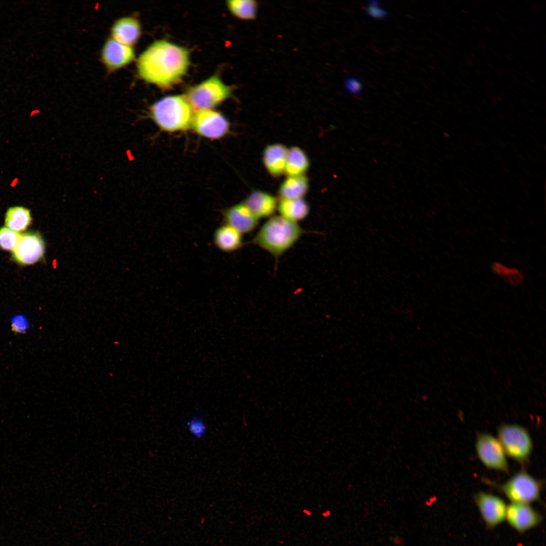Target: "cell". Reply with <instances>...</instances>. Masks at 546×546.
<instances>
[{
	"label": "cell",
	"instance_id": "28",
	"mask_svg": "<svg viewBox=\"0 0 546 546\" xmlns=\"http://www.w3.org/2000/svg\"><path fill=\"white\" fill-rule=\"evenodd\" d=\"M14 320V326L16 327V328H17V330H21L24 329V327H25V324L23 318H22L21 316L16 317Z\"/></svg>",
	"mask_w": 546,
	"mask_h": 546
},
{
	"label": "cell",
	"instance_id": "15",
	"mask_svg": "<svg viewBox=\"0 0 546 546\" xmlns=\"http://www.w3.org/2000/svg\"><path fill=\"white\" fill-rule=\"evenodd\" d=\"M288 149L280 143L271 144L264 148L262 162L266 171L271 176L278 177L285 174Z\"/></svg>",
	"mask_w": 546,
	"mask_h": 546
},
{
	"label": "cell",
	"instance_id": "6",
	"mask_svg": "<svg viewBox=\"0 0 546 546\" xmlns=\"http://www.w3.org/2000/svg\"><path fill=\"white\" fill-rule=\"evenodd\" d=\"M498 487L512 503L529 504L539 498L542 483L526 471L521 470Z\"/></svg>",
	"mask_w": 546,
	"mask_h": 546
},
{
	"label": "cell",
	"instance_id": "3",
	"mask_svg": "<svg viewBox=\"0 0 546 546\" xmlns=\"http://www.w3.org/2000/svg\"><path fill=\"white\" fill-rule=\"evenodd\" d=\"M193 108L185 96L164 97L152 105L148 117L166 132L187 130L191 126Z\"/></svg>",
	"mask_w": 546,
	"mask_h": 546
},
{
	"label": "cell",
	"instance_id": "2",
	"mask_svg": "<svg viewBox=\"0 0 546 546\" xmlns=\"http://www.w3.org/2000/svg\"><path fill=\"white\" fill-rule=\"evenodd\" d=\"M306 233L297 222L281 215L272 216L262 225L250 243L278 259Z\"/></svg>",
	"mask_w": 546,
	"mask_h": 546
},
{
	"label": "cell",
	"instance_id": "9",
	"mask_svg": "<svg viewBox=\"0 0 546 546\" xmlns=\"http://www.w3.org/2000/svg\"><path fill=\"white\" fill-rule=\"evenodd\" d=\"M12 252L13 258L18 263L32 264L43 258L45 243L41 235L37 233L24 234L20 235Z\"/></svg>",
	"mask_w": 546,
	"mask_h": 546
},
{
	"label": "cell",
	"instance_id": "10",
	"mask_svg": "<svg viewBox=\"0 0 546 546\" xmlns=\"http://www.w3.org/2000/svg\"><path fill=\"white\" fill-rule=\"evenodd\" d=\"M474 498L484 521L488 526H496L506 519L508 506L499 497L480 491L474 495Z\"/></svg>",
	"mask_w": 546,
	"mask_h": 546
},
{
	"label": "cell",
	"instance_id": "21",
	"mask_svg": "<svg viewBox=\"0 0 546 546\" xmlns=\"http://www.w3.org/2000/svg\"><path fill=\"white\" fill-rule=\"evenodd\" d=\"M31 222L30 210L24 206L11 207L6 212L5 222L6 227L16 232L25 231Z\"/></svg>",
	"mask_w": 546,
	"mask_h": 546
},
{
	"label": "cell",
	"instance_id": "7",
	"mask_svg": "<svg viewBox=\"0 0 546 546\" xmlns=\"http://www.w3.org/2000/svg\"><path fill=\"white\" fill-rule=\"evenodd\" d=\"M475 450L478 459L485 467L497 471L509 472L507 455L497 438L487 433L478 434Z\"/></svg>",
	"mask_w": 546,
	"mask_h": 546
},
{
	"label": "cell",
	"instance_id": "14",
	"mask_svg": "<svg viewBox=\"0 0 546 546\" xmlns=\"http://www.w3.org/2000/svg\"><path fill=\"white\" fill-rule=\"evenodd\" d=\"M279 199L259 190L252 191L243 202L258 219L272 216L277 210Z\"/></svg>",
	"mask_w": 546,
	"mask_h": 546
},
{
	"label": "cell",
	"instance_id": "12",
	"mask_svg": "<svg viewBox=\"0 0 546 546\" xmlns=\"http://www.w3.org/2000/svg\"><path fill=\"white\" fill-rule=\"evenodd\" d=\"M222 214L225 224L232 226L242 234L252 232L258 223L259 219L244 202L226 208L223 210Z\"/></svg>",
	"mask_w": 546,
	"mask_h": 546
},
{
	"label": "cell",
	"instance_id": "23",
	"mask_svg": "<svg viewBox=\"0 0 546 546\" xmlns=\"http://www.w3.org/2000/svg\"><path fill=\"white\" fill-rule=\"evenodd\" d=\"M492 272L503 279L507 283L513 287L522 285L524 280V275L519 269L510 267L499 262H494L491 265Z\"/></svg>",
	"mask_w": 546,
	"mask_h": 546
},
{
	"label": "cell",
	"instance_id": "22",
	"mask_svg": "<svg viewBox=\"0 0 546 546\" xmlns=\"http://www.w3.org/2000/svg\"><path fill=\"white\" fill-rule=\"evenodd\" d=\"M230 12L236 18L244 20H254L257 16L258 3L254 0H232L226 2Z\"/></svg>",
	"mask_w": 546,
	"mask_h": 546
},
{
	"label": "cell",
	"instance_id": "5",
	"mask_svg": "<svg viewBox=\"0 0 546 546\" xmlns=\"http://www.w3.org/2000/svg\"><path fill=\"white\" fill-rule=\"evenodd\" d=\"M497 439L507 456L515 461H528L533 450V442L528 430L515 424H504L497 429Z\"/></svg>",
	"mask_w": 546,
	"mask_h": 546
},
{
	"label": "cell",
	"instance_id": "24",
	"mask_svg": "<svg viewBox=\"0 0 546 546\" xmlns=\"http://www.w3.org/2000/svg\"><path fill=\"white\" fill-rule=\"evenodd\" d=\"M20 235L7 227L0 228V248L7 251H13L16 247Z\"/></svg>",
	"mask_w": 546,
	"mask_h": 546
},
{
	"label": "cell",
	"instance_id": "17",
	"mask_svg": "<svg viewBox=\"0 0 546 546\" xmlns=\"http://www.w3.org/2000/svg\"><path fill=\"white\" fill-rule=\"evenodd\" d=\"M213 242L219 250L226 253L236 251L243 245L242 234L225 223L214 231Z\"/></svg>",
	"mask_w": 546,
	"mask_h": 546
},
{
	"label": "cell",
	"instance_id": "20",
	"mask_svg": "<svg viewBox=\"0 0 546 546\" xmlns=\"http://www.w3.org/2000/svg\"><path fill=\"white\" fill-rule=\"evenodd\" d=\"M309 166V159L302 149L293 146L288 149L285 167L287 176L305 175Z\"/></svg>",
	"mask_w": 546,
	"mask_h": 546
},
{
	"label": "cell",
	"instance_id": "26",
	"mask_svg": "<svg viewBox=\"0 0 546 546\" xmlns=\"http://www.w3.org/2000/svg\"><path fill=\"white\" fill-rule=\"evenodd\" d=\"M345 87L351 94H359L363 88L362 84L357 78L353 77H348L345 82Z\"/></svg>",
	"mask_w": 546,
	"mask_h": 546
},
{
	"label": "cell",
	"instance_id": "18",
	"mask_svg": "<svg viewBox=\"0 0 546 546\" xmlns=\"http://www.w3.org/2000/svg\"><path fill=\"white\" fill-rule=\"evenodd\" d=\"M309 186V179L306 175L287 176L279 187V199L303 198L308 191Z\"/></svg>",
	"mask_w": 546,
	"mask_h": 546
},
{
	"label": "cell",
	"instance_id": "27",
	"mask_svg": "<svg viewBox=\"0 0 546 546\" xmlns=\"http://www.w3.org/2000/svg\"><path fill=\"white\" fill-rule=\"evenodd\" d=\"M366 11L370 16L377 19L385 18L388 15L387 12L380 8V6L370 5L367 7Z\"/></svg>",
	"mask_w": 546,
	"mask_h": 546
},
{
	"label": "cell",
	"instance_id": "11",
	"mask_svg": "<svg viewBox=\"0 0 546 546\" xmlns=\"http://www.w3.org/2000/svg\"><path fill=\"white\" fill-rule=\"evenodd\" d=\"M131 46L123 44L113 38L107 40L101 54L102 60L110 71L121 68L129 64L134 58Z\"/></svg>",
	"mask_w": 546,
	"mask_h": 546
},
{
	"label": "cell",
	"instance_id": "1",
	"mask_svg": "<svg viewBox=\"0 0 546 546\" xmlns=\"http://www.w3.org/2000/svg\"><path fill=\"white\" fill-rule=\"evenodd\" d=\"M190 65L186 48L165 40L154 41L140 56L138 72L145 81L167 88L177 84Z\"/></svg>",
	"mask_w": 546,
	"mask_h": 546
},
{
	"label": "cell",
	"instance_id": "16",
	"mask_svg": "<svg viewBox=\"0 0 546 546\" xmlns=\"http://www.w3.org/2000/svg\"><path fill=\"white\" fill-rule=\"evenodd\" d=\"M139 21L132 17H124L118 20L111 29L113 38L127 46L134 44L141 35Z\"/></svg>",
	"mask_w": 546,
	"mask_h": 546
},
{
	"label": "cell",
	"instance_id": "8",
	"mask_svg": "<svg viewBox=\"0 0 546 546\" xmlns=\"http://www.w3.org/2000/svg\"><path fill=\"white\" fill-rule=\"evenodd\" d=\"M191 126L199 135L211 140L224 136L230 129L228 120L220 112L212 109L197 111Z\"/></svg>",
	"mask_w": 546,
	"mask_h": 546
},
{
	"label": "cell",
	"instance_id": "25",
	"mask_svg": "<svg viewBox=\"0 0 546 546\" xmlns=\"http://www.w3.org/2000/svg\"><path fill=\"white\" fill-rule=\"evenodd\" d=\"M188 427L191 434L198 439L202 438L206 432L205 423L198 417L192 418L188 423Z\"/></svg>",
	"mask_w": 546,
	"mask_h": 546
},
{
	"label": "cell",
	"instance_id": "19",
	"mask_svg": "<svg viewBox=\"0 0 546 546\" xmlns=\"http://www.w3.org/2000/svg\"><path fill=\"white\" fill-rule=\"evenodd\" d=\"M277 210L281 216L290 221L298 222L307 216L309 212V206L303 198L279 199Z\"/></svg>",
	"mask_w": 546,
	"mask_h": 546
},
{
	"label": "cell",
	"instance_id": "13",
	"mask_svg": "<svg viewBox=\"0 0 546 546\" xmlns=\"http://www.w3.org/2000/svg\"><path fill=\"white\" fill-rule=\"evenodd\" d=\"M506 519L515 530L524 532L537 525L541 518L529 504L512 503L507 507Z\"/></svg>",
	"mask_w": 546,
	"mask_h": 546
},
{
	"label": "cell",
	"instance_id": "4",
	"mask_svg": "<svg viewBox=\"0 0 546 546\" xmlns=\"http://www.w3.org/2000/svg\"><path fill=\"white\" fill-rule=\"evenodd\" d=\"M232 95V88L217 76H212L201 83L190 87L186 98L197 111L210 109Z\"/></svg>",
	"mask_w": 546,
	"mask_h": 546
}]
</instances>
